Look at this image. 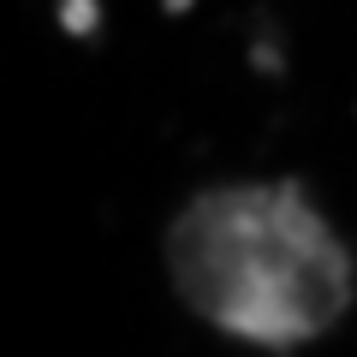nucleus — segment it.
Here are the masks:
<instances>
[{"instance_id":"nucleus-1","label":"nucleus","mask_w":357,"mask_h":357,"mask_svg":"<svg viewBox=\"0 0 357 357\" xmlns=\"http://www.w3.org/2000/svg\"><path fill=\"white\" fill-rule=\"evenodd\" d=\"M191 286L232 316H292L333 304V244L280 191H232L185 227Z\"/></svg>"}]
</instances>
